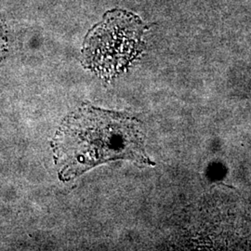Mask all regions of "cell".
<instances>
[{
    "instance_id": "1",
    "label": "cell",
    "mask_w": 251,
    "mask_h": 251,
    "mask_svg": "<svg viewBox=\"0 0 251 251\" xmlns=\"http://www.w3.org/2000/svg\"><path fill=\"white\" fill-rule=\"evenodd\" d=\"M62 180L75 179L105 162L126 159L153 166L145 152L144 129L135 117L92 105L77 108L63 120L52 142Z\"/></svg>"
},
{
    "instance_id": "2",
    "label": "cell",
    "mask_w": 251,
    "mask_h": 251,
    "mask_svg": "<svg viewBox=\"0 0 251 251\" xmlns=\"http://www.w3.org/2000/svg\"><path fill=\"white\" fill-rule=\"evenodd\" d=\"M144 25L134 14L112 10L87 36L84 63L103 77L123 72L144 50Z\"/></svg>"
}]
</instances>
